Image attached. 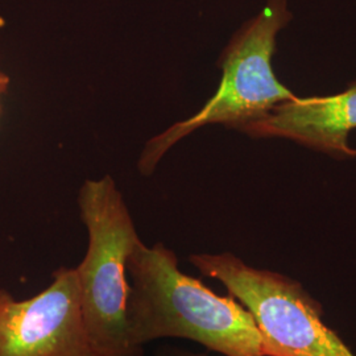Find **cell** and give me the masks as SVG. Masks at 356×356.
<instances>
[{
    "instance_id": "obj_6",
    "label": "cell",
    "mask_w": 356,
    "mask_h": 356,
    "mask_svg": "<svg viewBox=\"0 0 356 356\" xmlns=\"http://www.w3.org/2000/svg\"><path fill=\"white\" fill-rule=\"evenodd\" d=\"M356 131V78L330 95L301 97L282 103L266 118L238 132L252 139H280L334 160H355L350 135Z\"/></svg>"
},
{
    "instance_id": "obj_7",
    "label": "cell",
    "mask_w": 356,
    "mask_h": 356,
    "mask_svg": "<svg viewBox=\"0 0 356 356\" xmlns=\"http://www.w3.org/2000/svg\"><path fill=\"white\" fill-rule=\"evenodd\" d=\"M10 82H11L10 76L0 70V98L7 92L8 86H10ZM0 114H1V104H0Z\"/></svg>"
},
{
    "instance_id": "obj_4",
    "label": "cell",
    "mask_w": 356,
    "mask_h": 356,
    "mask_svg": "<svg viewBox=\"0 0 356 356\" xmlns=\"http://www.w3.org/2000/svg\"><path fill=\"white\" fill-rule=\"evenodd\" d=\"M189 261L252 314L272 356H356L323 322L322 306L298 281L251 267L231 252L194 254Z\"/></svg>"
},
{
    "instance_id": "obj_3",
    "label": "cell",
    "mask_w": 356,
    "mask_h": 356,
    "mask_svg": "<svg viewBox=\"0 0 356 356\" xmlns=\"http://www.w3.org/2000/svg\"><path fill=\"white\" fill-rule=\"evenodd\" d=\"M88 250L76 269L82 316L98 356H143L128 334L127 260L140 242L114 179H89L78 194Z\"/></svg>"
},
{
    "instance_id": "obj_1",
    "label": "cell",
    "mask_w": 356,
    "mask_h": 356,
    "mask_svg": "<svg viewBox=\"0 0 356 356\" xmlns=\"http://www.w3.org/2000/svg\"><path fill=\"white\" fill-rule=\"evenodd\" d=\"M128 334L132 347L163 338L202 344L225 356H272L252 314L234 297L219 296L184 273L163 243L143 241L127 260Z\"/></svg>"
},
{
    "instance_id": "obj_2",
    "label": "cell",
    "mask_w": 356,
    "mask_h": 356,
    "mask_svg": "<svg viewBox=\"0 0 356 356\" xmlns=\"http://www.w3.org/2000/svg\"><path fill=\"white\" fill-rule=\"evenodd\" d=\"M293 17L289 0H267L232 35L218 60L222 78L216 92L195 114L145 144L139 160L144 176L153 173L166 152L197 129L220 124L239 131L298 95L281 82L273 67L277 38Z\"/></svg>"
},
{
    "instance_id": "obj_5",
    "label": "cell",
    "mask_w": 356,
    "mask_h": 356,
    "mask_svg": "<svg viewBox=\"0 0 356 356\" xmlns=\"http://www.w3.org/2000/svg\"><path fill=\"white\" fill-rule=\"evenodd\" d=\"M0 356H98L85 327L74 268L56 269L49 286L26 300L0 289Z\"/></svg>"
},
{
    "instance_id": "obj_8",
    "label": "cell",
    "mask_w": 356,
    "mask_h": 356,
    "mask_svg": "<svg viewBox=\"0 0 356 356\" xmlns=\"http://www.w3.org/2000/svg\"><path fill=\"white\" fill-rule=\"evenodd\" d=\"M164 356H207L204 354H194L191 351H184V350H169Z\"/></svg>"
}]
</instances>
